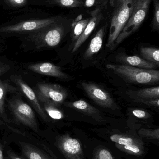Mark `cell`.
<instances>
[{
  "label": "cell",
  "mask_w": 159,
  "mask_h": 159,
  "mask_svg": "<svg viewBox=\"0 0 159 159\" xmlns=\"http://www.w3.org/2000/svg\"><path fill=\"white\" fill-rule=\"evenodd\" d=\"M7 104L17 124L31 130L34 133L43 138L44 133L40 130L34 111L29 105L16 96L7 101Z\"/></svg>",
  "instance_id": "obj_1"
},
{
  "label": "cell",
  "mask_w": 159,
  "mask_h": 159,
  "mask_svg": "<svg viewBox=\"0 0 159 159\" xmlns=\"http://www.w3.org/2000/svg\"><path fill=\"white\" fill-rule=\"evenodd\" d=\"M107 69L124 79L138 84H152L159 81V71L154 70H145L127 65L107 64Z\"/></svg>",
  "instance_id": "obj_2"
},
{
  "label": "cell",
  "mask_w": 159,
  "mask_h": 159,
  "mask_svg": "<svg viewBox=\"0 0 159 159\" xmlns=\"http://www.w3.org/2000/svg\"><path fill=\"white\" fill-rule=\"evenodd\" d=\"M50 26L29 34L26 40L30 44V49L42 50L54 47L59 44L63 36V28L60 26Z\"/></svg>",
  "instance_id": "obj_3"
},
{
  "label": "cell",
  "mask_w": 159,
  "mask_h": 159,
  "mask_svg": "<svg viewBox=\"0 0 159 159\" xmlns=\"http://www.w3.org/2000/svg\"><path fill=\"white\" fill-rule=\"evenodd\" d=\"M137 0H128L117 7L113 14L106 46L114 48V43L129 19Z\"/></svg>",
  "instance_id": "obj_4"
},
{
  "label": "cell",
  "mask_w": 159,
  "mask_h": 159,
  "mask_svg": "<svg viewBox=\"0 0 159 159\" xmlns=\"http://www.w3.org/2000/svg\"><path fill=\"white\" fill-rule=\"evenodd\" d=\"M25 138L27 139L14 138L4 140L15 143L18 147L21 155L27 159H58L49 145L42 142Z\"/></svg>",
  "instance_id": "obj_5"
},
{
  "label": "cell",
  "mask_w": 159,
  "mask_h": 159,
  "mask_svg": "<svg viewBox=\"0 0 159 159\" xmlns=\"http://www.w3.org/2000/svg\"><path fill=\"white\" fill-rule=\"evenodd\" d=\"M151 0H137L131 15L114 43V48L136 31L145 20Z\"/></svg>",
  "instance_id": "obj_6"
},
{
  "label": "cell",
  "mask_w": 159,
  "mask_h": 159,
  "mask_svg": "<svg viewBox=\"0 0 159 159\" xmlns=\"http://www.w3.org/2000/svg\"><path fill=\"white\" fill-rule=\"evenodd\" d=\"M34 92L39 101H47L58 107L63 103L67 96L66 90L60 85L46 82L37 83Z\"/></svg>",
  "instance_id": "obj_7"
},
{
  "label": "cell",
  "mask_w": 159,
  "mask_h": 159,
  "mask_svg": "<svg viewBox=\"0 0 159 159\" xmlns=\"http://www.w3.org/2000/svg\"><path fill=\"white\" fill-rule=\"evenodd\" d=\"M53 144L66 159H84L80 142L69 134L58 135Z\"/></svg>",
  "instance_id": "obj_8"
},
{
  "label": "cell",
  "mask_w": 159,
  "mask_h": 159,
  "mask_svg": "<svg viewBox=\"0 0 159 159\" xmlns=\"http://www.w3.org/2000/svg\"><path fill=\"white\" fill-rule=\"evenodd\" d=\"M109 138L122 152L133 156H141L144 153L143 143L139 138L120 134H112Z\"/></svg>",
  "instance_id": "obj_9"
},
{
  "label": "cell",
  "mask_w": 159,
  "mask_h": 159,
  "mask_svg": "<svg viewBox=\"0 0 159 159\" xmlns=\"http://www.w3.org/2000/svg\"><path fill=\"white\" fill-rule=\"evenodd\" d=\"M56 18L27 20L17 24L0 28V33L11 34L34 32L55 23Z\"/></svg>",
  "instance_id": "obj_10"
},
{
  "label": "cell",
  "mask_w": 159,
  "mask_h": 159,
  "mask_svg": "<svg viewBox=\"0 0 159 159\" xmlns=\"http://www.w3.org/2000/svg\"><path fill=\"white\" fill-rule=\"evenodd\" d=\"M10 80L16 85L21 92L27 97L34 109L35 110L43 121L46 123H50V119L42 107L34 91L19 75H13L10 76Z\"/></svg>",
  "instance_id": "obj_11"
},
{
  "label": "cell",
  "mask_w": 159,
  "mask_h": 159,
  "mask_svg": "<svg viewBox=\"0 0 159 159\" xmlns=\"http://www.w3.org/2000/svg\"><path fill=\"white\" fill-rule=\"evenodd\" d=\"M81 86L88 96L100 106L113 109L117 107L110 94L101 87L86 82H82Z\"/></svg>",
  "instance_id": "obj_12"
},
{
  "label": "cell",
  "mask_w": 159,
  "mask_h": 159,
  "mask_svg": "<svg viewBox=\"0 0 159 159\" xmlns=\"http://www.w3.org/2000/svg\"><path fill=\"white\" fill-rule=\"evenodd\" d=\"M28 69L33 72L42 75L60 79L67 78V75L62 71L60 67L49 62L30 64L28 66Z\"/></svg>",
  "instance_id": "obj_13"
},
{
  "label": "cell",
  "mask_w": 159,
  "mask_h": 159,
  "mask_svg": "<svg viewBox=\"0 0 159 159\" xmlns=\"http://www.w3.org/2000/svg\"><path fill=\"white\" fill-rule=\"evenodd\" d=\"M18 91L16 87L12 86L7 80L0 79V117L4 123L7 124H11L12 121L7 116L6 112L5 107L6 96L8 93H16Z\"/></svg>",
  "instance_id": "obj_14"
},
{
  "label": "cell",
  "mask_w": 159,
  "mask_h": 159,
  "mask_svg": "<svg viewBox=\"0 0 159 159\" xmlns=\"http://www.w3.org/2000/svg\"><path fill=\"white\" fill-rule=\"evenodd\" d=\"M99 13V11H96L92 15V17L90 19L89 21L86 26L84 31L75 43L73 48L72 50V53H75L78 50V48L83 44V43L86 41L94 30L98 21L101 19V16Z\"/></svg>",
  "instance_id": "obj_15"
},
{
  "label": "cell",
  "mask_w": 159,
  "mask_h": 159,
  "mask_svg": "<svg viewBox=\"0 0 159 159\" xmlns=\"http://www.w3.org/2000/svg\"><path fill=\"white\" fill-rule=\"evenodd\" d=\"M119 62L129 66L138 67L140 69L145 70H154L157 65L152 62H149L138 56H122L119 57Z\"/></svg>",
  "instance_id": "obj_16"
},
{
  "label": "cell",
  "mask_w": 159,
  "mask_h": 159,
  "mask_svg": "<svg viewBox=\"0 0 159 159\" xmlns=\"http://www.w3.org/2000/svg\"><path fill=\"white\" fill-rule=\"evenodd\" d=\"M105 33V27H103L98 31L96 35L92 38L86 52L84 54V58H90L97 54L101 48L103 40Z\"/></svg>",
  "instance_id": "obj_17"
},
{
  "label": "cell",
  "mask_w": 159,
  "mask_h": 159,
  "mask_svg": "<svg viewBox=\"0 0 159 159\" xmlns=\"http://www.w3.org/2000/svg\"><path fill=\"white\" fill-rule=\"evenodd\" d=\"M66 105L67 107L80 111L85 115L92 116L95 119H97L100 117V111L84 100L75 101L73 102L67 103Z\"/></svg>",
  "instance_id": "obj_18"
},
{
  "label": "cell",
  "mask_w": 159,
  "mask_h": 159,
  "mask_svg": "<svg viewBox=\"0 0 159 159\" xmlns=\"http://www.w3.org/2000/svg\"><path fill=\"white\" fill-rule=\"evenodd\" d=\"M42 107L49 119L58 120L64 118V114L58 107L46 101H39Z\"/></svg>",
  "instance_id": "obj_19"
},
{
  "label": "cell",
  "mask_w": 159,
  "mask_h": 159,
  "mask_svg": "<svg viewBox=\"0 0 159 159\" xmlns=\"http://www.w3.org/2000/svg\"><path fill=\"white\" fill-rule=\"evenodd\" d=\"M135 99H153L159 98V87H152L129 92Z\"/></svg>",
  "instance_id": "obj_20"
},
{
  "label": "cell",
  "mask_w": 159,
  "mask_h": 159,
  "mask_svg": "<svg viewBox=\"0 0 159 159\" xmlns=\"http://www.w3.org/2000/svg\"><path fill=\"white\" fill-rule=\"evenodd\" d=\"M141 55L145 60L158 66L159 50L154 47H142L140 50Z\"/></svg>",
  "instance_id": "obj_21"
},
{
  "label": "cell",
  "mask_w": 159,
  "mask_h": 159,
  "mask_svg": "<svg viewBox=\"0 0 159 159\" xmlns=\"http://www.w3.org/2000/svg\"><path fill=\"white\" fill-rule=\"evenodd\" d=\"M84 0H47V2L63 7H81L84 5Z\"/></svg>",
  "instance_id": "obj_22"
},
{
  "label": "cell",
  "mask_w": 159,
  "mask_h": 159,
  "mask_svg": "<svg viewBox=\"0 0 159 159\" xmlns=\"http://www.w3.org/2000/svg\"><path fill=\"white\" fill-rule=\"evenodd\" d=\"M138 134L142 138H144L147 140L157 141L159 140V129H145L142 128L138 131Z\"/></svg>",
  "instance_id": "obj_23"
},
{
  "label": "cell",
  "mask_w": 159,
  "mask_h": 159,
  "mask_svg": "<svg viewBox=\"0 0 159 159\" xmlns=\"http://www.w3.org/2000/svg\"><path fill=\"white\" fill-rule=\"evenodd\" d=\"M90 18L87 19L80 20L76 23L74 26L73 29V38L74 40H77L79 36L82 34L89 21Z\"/></svg>",
  "instance_id": "obj_24"
},
{
  "label": "cell",
  "mask_w": 159,
  "mask_h": 159,
  "mask_svg": "<svg viewBox=\"0 0 159 159\" xmlns=\"http://www.w3.org/2000/svg\"><path fill=\"white\" fill-rule=\"evenodd\" d=\"M92 159H115L111 152L105 148L97 149L93 153Z\"/></svg>",
  "instance_id": "obj_25"
},
{
  "label": "cell",
  "mask_w": 159,
  "mask_h": 159,
  "mask_svg": "<svg viewBox=\"0 0 159 159\" xmlns=\"http://www.w3.org/2000/svg\"><path fill=\"white\" fill-rule=\"evenodd\" d=\"M154 3V17L152 25L155 30H159V2L158 0H153Z\"/></svg>",
  "instance_id": "obj_26"
},
{
  "label": "cell",
  "mask_w": 159,
  "mask_h": 159,
  "mask_svg": "<svg viewBox=\"0 0 159 159\" xmlns=\"http://www.w3.org/2000/svg\"><path fill=\"white\" fill-rule=\"evenodd\" d=\"M5 147L4 153L8 159H27L22 155H18L15 152L6 142Z\"/></svg>",
  "instance_id": "obj_27"
},
{
  "label": "cell",
  "mask_w": 159,
  "mask_h": 159,
  "mask_svg": "<svg viewBox=\"0 0 159 159\" xmlns=\"http://www.w3.org/2000/svg\"><path fill=\"white\" fill-rule=\"evenodd\" d=\"M134 102L151 106L157 107H159V98L153 99H135Z\"/></svg>",
  "instance_id": "obj_28"
},
{
  "label": "cell",
  "mask_w": 159,
  "mask_h": 159,
  "mask_svg": "<svg viewBox=\"0 0 159 159\" xmlns=\"http://www.w3.org/2000/svg\"><path fill=\"white\" fill-rule=\"evenodd\" d=\"M133 114L134 116L139 119H148L150 117V114L144 110L136 109L132 111Z\"/></svg>",
  "instance_id": "obj_29"
},
{
  "label": "cell",
  "mask_w": 159,
  "mask_h": 159,
  "mask_svg": "<svg viewBox=\"0 0 159 159\" xmlns=\"http://www.w3.org/2000/svg\"><path fill=\"white\" fill-rule=\"evenodd\" d=\"M8 4L14 7L23 6L27 3V0H5Z\"/></svg>",
  "instance_id": "obj_30"
},
{
  "label": "cell",
  "mask_w": 159,
  "mask_h": 159,
  "mask_svg": "<svg viewBox=\"0 0 159 159\" xmlns=\"http://www.w3.org/2000/svg\"><path fill=\"white\" fill-rule=\"evenodd\" d=\"M11 69V66L7 63L0 61V77L7 73Z\"/></svg>",
  "instance_id": "obj_31"
},
{
  "label": "cell",
  "mask_w": 159,
  "mask_h": 159,
  "mask_svg": "<svg viewBox=\"0 0 159 159\" xmlns=\"http://www.w3.org/2000/svg\"><path fill=\"white\" fill-rule=\"evenodd\" d=\"M105 0H84L83 6L90 7L96 5L100 4Z\"/></svg>",
  "instance_id": "obj_32"
},
{
  "label": "cell",
  "mask_w": 159,
  "mask_h": 159,
  "mask_svg": "<svg viewBox=\"0 0 159 159\" xmlns=\"http://www.w3.org/2000/svg\"><path fill=\"white\" fill-rule=\"evenodd\" d=\"M6 142L4 139H0V159H4V149Z\"/></svg>",
  "instance_id": "obj_33"
},
{
  "label": "cell",
  "mask_w": 159,
  "mask_h": 159,
  "mask_svg": "<svg viewBox=\"0 0 159 159\" xmlns=\"http://www.w3.org/2000/svg\"><path fill=\"white\" fill-rule=\"evenodd\" d=\"M128 0H115V7H117L119 6L123 3L124 2H126Z\"/></svg>",
  "instance_id": "obj_34"
},
{
  "label": "cell",
  "mask_w": 159,
  "mask_h": 159,
  "mask_svg": "<svg viewBox=\"0 0 159 159\" xmlns=\"http://www.w3.org/2000/svg\"><path fill=\"white\" fill-rule=\"evenodd\" d=\"M4 159H8V158H7V157H4Z\"/></svg>",
  "instance_id": "obj_35"
}]
</instances>
